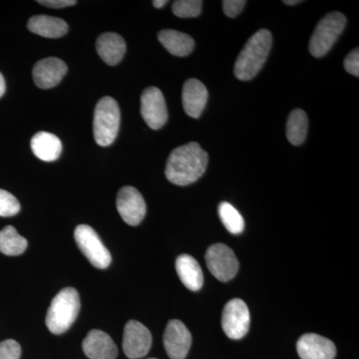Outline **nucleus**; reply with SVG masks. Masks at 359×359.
<instances>
[{
    "label": "nucleus",
    "mask_w": 359,
    "mask_h": 359,
    "mask_svg": "<svg viewBox=\"0 0 359 359\" xmlns=\"http://www.w3.org/2000/svg\"><path fill=\"white\" fill-rule=\"evenodd\" d=\"M209 156L196 142L180 146L172 151L165 174L168 181L178 186L195 183L204 175Z\"/></svg>",
    "instance_id": "nucleus-1"
},
{
    "label": "nucleus",
    "mask_w": 359,
    "mask_h": 359,
    "mask_svg": "<svg viewBox=\"0 0 359 359\" xmlns=\"http://www.w3.org/2000/svg\"><path fill=\"white\" fill-rule=\"evenodd\" d=\"M271 45L273 35L268 29H261L255 33L248 40L236 60L233 69L236 77L242 81H248L256 77L268 59Z\"/></svg>",
    "instance_id": "nucleus-2"
},
{
    "label": "nucleus",
    "mask_w": 359,
    "mask_h": 359,
    "mask_svg": "<svg viewBox=\"0 0 359 359\" xmlns=\"http://www.w3.org/2000/svg\"><path fill=\"white\" fill-rule=\"evenodd\" d=\"M80 297L76 290L66 287L56 294L46 316V325L52 334H61L69 330L80 311Z\"/></svg>",
    "instance_id": "nucleus-3"
},
{
    "label": "nucleus",
    "mask_w": 359,
    "mask_h": 359,
    "mask_svg": "<svg viewBox=\"0 0 359 359\" xmlns=\"http://www.w3.org/2000/svg\"><path fill=\"white\" fill-rule=\"evenodd\" d=\"M121 114L115 99L103 97L97 103L94 112L93 134L96 143L102 147L115 141L120 128Z\"/></svg>",
    "instance_id": "nucleus-4"
},
{
    "label": "nucleus",
    "mask_w": 359,
    "mask_h": 359,
    "mask_svg": "<svg viewBox=\"0 0 359 359\" xmlns=\"http://www.w3.org/2000/svg\"><path fill=\"white\" fill-rule=\"evenodd\" d=\"M346 25V18L344 14L328 13L316 25L309 41V52L316 58L325 56L339 39Z\"/></svg>",
    "instance_id": "nucleus-5"
},
{
    "label": "nucleus",
    "mask_w": 359,
    "mask_h": 359,
    "mask_svg": "<svg viewBox=\"0 0 359 359\" xmlns=\"http://www.w3.org/2000/svg\"><path fill=\"white\" fill-rule=\"evenodd\" d=\"M74 238L79 249L95 268L103 269L110 266L112 257L109 250L91 226L79 224L75 229Z\"/></svg>",
    "instance_id": "nucleus-6"
},
{
    "label": "nucleus",
    "mask_w": 359,
    "mask_h": 359,
    "mask_svg": "<svg viewBox=\"0 0 359 359\" xmlns=\"http://www.w3.org/2000/svg\"><path fill=\"white\" fill-rule=\"evenodd\" d=\"M205 263L215 278L221 282H229L238 271V261L235 252L224 244L212 245L205 252Z\"/></svg>",
    "instance_id": "nucleus-7"
},
{
    "label": "nucleus",
    "mask_w": 359,
    "mask_h": 359,
    "mask_svg": "<svg viewBox=\"0 0 359 359\" xmlns=\"http://www.w3.org/2000/svg\"><path fill=\"white\" fill-rule=\"evenodd\" d=\"M250 325V311L244 301L233 299L224 306L222 327L229 339H243L249 332Z\"/></svg>",
    "instance_id": "nucleus-8"
},
{
    "label": "nucleus",
    "mask_w": 359,
    "mask_h": 359,
    "mask_svg": "<svg viewBox=\"0 0 359 359\" xmlns=\"http://www.w3.org/2000/svg\"><path fill=\"white\" fill-rule=\"evenodd\" d=\"M116 204L120 216L130 226H138L145 218L147 211L145 200L134 187H123L118 193Z\"/></svg>",
    "instance_id": "nucleus-9"
},
{
    "label": "nucleus",
    "mask_w": 359,
    "mask_h": 359,
    "mask_svg": "<svg viewBox=\"0 0 359 359\" xmlns=\"http://www.w3.org/2000/svg\"><path fill=\"white\" fill-rule=\"evenodd\" d=\"M141 114L151 129L159 130L166 124L167 106L160 89L149 87L144 90L141 96Z\"/></svg>",
    "instance_id": "nucleus-10"
},
{
    "label": "nucleus",
    "mask_w": 359,
    "mask_h": 359,
    "mask_svg": "<svg viewBox=\"0 0 359 359\" xmlns=\"http://www.w3.org/2000/svg\"><path fill=\"white\" fill-rule=\"evenodd\" d=\"M152 346V334L145 325L137 320H130L125 325L123 351L127 358H144Z\"/></svg>",
    "instance_id": "nucleus-11"
},
{
    "label": "nucleus",
    "mask_w": 359,
    "mask_h": 359,
    "mask_svg": "<svg viewBox=\"0 0 359 359\" xmlns=\"http://www.w3.org/2000/svg\"><path fill=\"white\" fill-rule=\"evenodd\" d=\"M192 344V335L179 320H170L164 334V346L171 359H185Z\"/></svg>",
    "instance_id": "nucleus-12"
},
{
    "label": "nucleus",
    "mask_w": 359,
    "mask_h": 359,
    "mask_svg": "<svg viewBox=\"0 0 359 359\" xmlns=\"http://www.w3.org/2000/svg\"><path fill=\"white\" fill-rule=\"evenodd\" d=\"M67 72L65 61L55 57L39 60L33 67V81L41 89H49L60 83Z\"/></svg>",
    "instance_id": "nucleus-13"
},
{
    "label": "nucleus",
    "mask_w": 359,
    "mask_h": 359,
    "mask_svg": "<svg viewBox=\"0 0 359 359\" xmlns=\"http://www.w3.org/2000/svg\"><path fill=\"white\" fill-rule=\"evenodd\" d=\"M297 349L302 359H334L337 354V347L332 340L316 334L302 335Z\"/></svg>",
    "instance_id": "nucleus-14"
},
{
    "label": "nucleus",
    "mask_w": 359,
    "mask_h": 359,
    "mask_svg": "<svg viewBox=\"0 0 359 359\" xmlns=\"http://www.w3.org/2000/svg\"><path fill=\"white\" fill-rule=\"evenodd\" d=\"M82 348L89 359H115L118 355L114 341L102 330L89 332L83 340Z\"/></svg>",
    "instance_id": "nucleus-15"
},
{
    "label": "nucleus",
    "mask_w": 359,
    "mask_h": 359,
    "mask_svg": "<svg viewBox=\"0 0 359 359\" xmlns=\"http://www.w3.org/2000/svg\"><path fill=\"white\" fill-rule=\"evenodd\" d=\"M208 90L198 79H189L184 84L183 107L186 114L192 118H199L208 102Z\"/></svg>",
    "instance_id": "nucleus-16"
},
{
    "label": "nucleus",
    "mask_w": 359,
    "mask_h": 359,
    "mask_svg": "<svg viewBox=\"0 0 359 359\" xmlns=\"http://www.w3.org/2000/svg\"><path fill=\"white\" fill-rule=\"evenodd\" d=\"M97 53L110 66L117 65L124 57L126 43L117 33H103L96 41Z\"/></svg>",
    "instance_id": "nucleus-17"
},
{
    "label": "nucleus",
    "mask_w": 359,
    "mask_h": 359,
    "mask_svg": "<svg viewBox=\"0 0 359 359\" xmlns=\"http://www.w3.org/2000/svg\"><path fill=\"white\" fill-rule=\"evenodd\" d=\"M177 273L184 285L192 292L202 289L204 276L197 259L190 255H181L176 261Z\"/></svg>",
    "instance_id": "nucleus-18"
},
{
    "label": "nucleus",
    "mask_w": 359,
    "mask_h": 359,
    "mask_svg": "<svg viewBox=\"0 0 359 359\" xmlns=\"http://www.w3.org/2000/svg\"><path fill=\"white\" fill-rule=\"evenodd\" d=\"M32 149L33 154L39 159L53 162L62 152V143L55 135L42 131L32 137Z\"/></svg>",
    "instance_id": "nucleus-19"
},
{
    "label": "nucleus",
    "mask_w": 359,
    "mask_h": 359,
    "mask_svg": "<svg viewBox=\"0 0 359 359\" xmlns=\"http://www.w3.org/2000/svg\"><path fill=\"white\" fill-rule=\"evenodd\" d=\"M28 29L46 39H59L68 32V25L61 18L48 15H35L27 23Z\"/></svg>",
    "instance_id": "nucleus-20"
},
{
    "label": "nucleus",
    "mask_w": 359,
    "mask_h": 359,
    "mask_svg": "<svg viewBox=\"0 0 359 359\" xmlns=\"http://www.w3.org/2000/svg\"><path fill=\"white\" fill-rule=\"evenodd\" d=\"M158 39L172 55L179 57L189 55L195 48V41L192 37L177 30H162L158 34Z\"/></svg>",
    "instance_id": "nucleus-21"
},
{
    "label": "nucleus",
    "mask_w": 359,
    "mask_h": 359,
    "mask_svg": "<svg viewBox=\"0 0 359 359\" xmlns=\"http://www.w3.org/2000/svg\"><path fill=\"white\" fill-rule=\"evenodd\" d=\"M309 129L308 115L302 109L292 111L287 123V137L290 144L301 145L306 138Z\"/></svg>",
    "instance_id": "nucleus-22"
},
{
    "label": "nucleus",
    "mask_w": 359,
    "mask_h": 359,
    "mask_svg": "<svg viewBox=\"0 0 359 359\" xmlns=\"http://www.w3.org/2000/svg\"><path fill=\"white\" fill-rule=\"evenodd\" d=\"M27 240L18 233L13 226L0 231V252L6 256H20L27 249Z\"/></svg>",
    "instance_id": "nucleus-23"
},
{
    "label": "nucleus",
    "mask_w": 359,
    "mask_h": 359,
    "mask_svg": "<svg viewBox=\"0 0 359 359\" xmlns=\"http://www.w3.org/2000/svg\"><path fill=\"white\" fill-rule=\"evenodd\" d=\"M219 217L226 230L233 235H240L244 231V218L230 203L223 202L219 205Z\"/></svg>",
    "instance_id": "nucleus-24"
},
{
    "label": "nucleus",
    "mask_w": 359,
    "mask_h": 359,
    "mask_svg": "<svg viewBox=\"0 0 359 359\" xmlns=\"http://www.w3.org/2000/svg\"><path fill=\"white\" fill-rule=\"evenodd\" d=\"M202 7L201 0H177L172 6V11L178 18H193L200 15Z\"/></svg>",
    "instance_id": "nucleus-25"
},
{
    "label": "nucleus",
    "mask_w": 359,
    "mask_h": 359,
    "mask_svg": "<svg viewBox=\"0 0 359 359\" xmlns=\"http://www.w3.org/2000/svg\"><path fill=\"white\" fill-rule=\"evenodd\" d=\"M20 211L18 200L9 192L0 189V217L15 216Z\"/></svg>",
    "instance_id": "nucleus-26"
},
{
    "label": "nucleus",
    "mask_w": 359,
    "mask_h": 359,
    "mask_svg": "<svg viewBox=\"0 0 359 359\" xmlns=\"http://www.w3.org/2000/svg\"><path fill=\"white\" fill-rule=\"evenodd\" d=\"M20 344L13 339H6L0 342V359H20Z\"/></svg>",
    "instance_id": "nucleus-27"
},
{
    "label": "nucleus",
    "mask_w": 359,
    "mask_h": 359,
    "mask_svg": "<svg viewBox=\"0 0 359 359\" xmlns=\"http://www.w3.org/2000/svg\"><path fill=\"white\" fill-rule=\"evenodd\" d=\"M245 4H247V1H245V0H224V13L229 18H236V16L242 13Z\"/></svg>",
    "instance_id": "nucleus-28"
},
{
    "label": "nucleus",
    "mask_w": 359,
    "mask_h": 359,
    "mask_svg": "<svg viewBox=\"0 0 359 359\" xmlns=\"http://www.w3.org/2000/svg\"><path fill=\"white\" fill-rule=\"evenodd\" d=\"M344 68L349 74L353 76H359V50L358 48L354 49L344 59Z\"/></svg>",
    "instance_id": "nucleus-29"
},
{
    "label": "nucleus",
    "mask_w": 359,
    "mask_h": 359,
    "mask_svg": "<svg viewBox=\"0 0 359 359\" xmlns=\"http://www.w3.org/2000/svg\"><path fill=\"white\" fill-rule=\"evenodd\" d=\"M37 2L41 6L50 7V8H65L77 4L75 0H39Z\"/></svg>",
    "instance_id": "nucleus-30"
},
{
    "label": "nucleus",
    "mask_w": 359,
    "mask_h": 359,
    "mask_svg": "<svg viewBox=\"0 0 359 359\" xmlns=\"http://www.w3.org/2000/svg\"><path fill=\"white\" fill-rule=\"evenodd\" d=\"M6 88V80H4V76H2L1 73H0V98L4 96Z\"/></svg>",
    "instance_id": "nucleus-31"
},
{
    "label": "nucleus",
    "mask_w": 359,
    "mask_h": 359,
    "mask_svg": "<svg viewBox=\"0 0 359 359\" xmlns=\"http://www.w3.org/2000/svg\"><path fill=\"white\" fill-rule=\"evenodd\" d=\"M168 4L167 0H155L153 1V6L156 7V8H162Z\"/></svg>",
    "instance_id": "nucleus-32"
},
{
    "label": "nucleus",
    "mask_w": 359,
    "mask_h": 359,
    "mask_svg": "<svg viewBox=\"0 0 359 359\" xmlns=\"http://www.w3.org/2000/svg\"><path fill=\"white\" fill-rule=\"evenodd\" d=\"M301 2L299 0H285L283 4H287V6H294V4H301Z\"/></svg>",
    "instance_id": "nucleus-33"
},
{
    "label": "nucleus",
    "mask_w": 359,
    "mask_h": 359,
    "mask_svg": "<svg viewBox=\"0 0 359 359\" xmlns=\"http://www.w3.org/2000/svg\"><path fill=\"white\" fill-rule=\"evenodd\" d=\"M149 359H157V358H149Z\"/></svg>",
    "instance_id": "nucleus-34"
}]
</instances>
